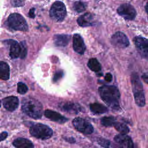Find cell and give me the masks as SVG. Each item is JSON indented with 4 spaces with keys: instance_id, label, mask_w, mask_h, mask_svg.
Listing matches in <instances>:
<instances>
[{
    "instance_id": "ffe728a7",
    "label": "cell",
    "mask_w": 148,
    "mask_h": 148,
    "mask_svg": "<svg viewBox=\"0 0 148 148\" xmlns=\"http://www.w3.org/2000/svg\"><path fill=\"white\" fill-rule=\"evenodd\" d=\"M10 68L9 65L3 61H0V79L3 80L9 79Z\"/></svg>"
},
{
    "instance_id": "277c9868",
    "label": "cell",
    "mask_w": 148,
    "mask_h": 148,
    "mask_svg": "<svg viewBox=\"0 0 148 148\" xmlns=\"http://www.w3.org/2000/svg\"><path fill=\"white\" fill-rule=\"evenodd\" d=\"M8 24L10 28L16 31H26L28 27L25 18L20 14L13 13L9 15L8 18Z\"/></svg>"
},
{
    "instance_id": "2e32d148",
    "label": "cell",
    "mask_w": 148,
    "mask_h": 148,
    "mask_svg": "<svg viewBox=\"0 0 148 148\" xmlns=\"http://www.w3.org/2000/svg\"><path fill=\"white\" fill-rule=\"evenodd\" d=\"M77 23L81 27H88L94 24L95 20L94 16L89 13H86L80 16L77 18Z\"/></svg>"
},
{
    "instance_id": "4316f807",
    "label": "cell",
    "mask_w": 148,
    "mask_h": 148,
    "mask_svg": "<svg viewBox=\"0 0 148 148\" xmlns=\"http://www.w3.org/2000/svg\"><path fill=\"white\" fill-rule=\"evenodd\" d=\"M28 91V87L24 83L19 82L17 84V92L21 94H25Z\"/></svg>"
},
{
    "instance_id": "5bb4252c",
    "label": "cell",
    "mask_w": 148,
    "mask_h": 148,
    "mask_svg": "<svg viewBox=\"0 0 148 148\" xmlns=\"http://www.w3.org/2000/svg\"><path fill=\"white\" fill-rule=\"evenodd\" d=\"M19 105V101L16 97L10 96L4 98L3 100V105L4 108L9 111L16 110Z\"/></svg>"
},
{
    "instance_id": "f546056e",
    "label": "cell",
    "mask_w": 148,
    "mask_h": 148,
    "mask_svg": "<svg viewBox=\"0 0 148 148\" xmlns=\"http://www.w3.org/2000/svg\"><path fill=\"white\" fill-rule=\"evenodd\" d=\"M63 76V72L62 71H57L54 75L53 77V81L54 82H57V80H58L59 79H60Z\"/></svg>"
},
{
    "instance_id": "ac0fdd59",
    "label": "cell",
    "mask_w": 148,
    "mask_h": 148,
    "mask_svg": "<svg viewBox=\"0 0 148 148\" xmlns=\"http://www.w3.org/2000/svg\"><path fill=\"white\" fill-rule=\"evenodd\" d=\"M13 146L16 148H34V145L31 140L24 138H18L13 142Z\"/></svg>"
},
{
    "instance_id": "4dcf8cb0",
    "label": "cell",
    "mask_w": 148,
    "mask_h": 148,
    "mask_svg": "<svg viewBox=\"0 0 148 148\" xmlns=\"http://www.w3.org/2000/svg\"><path fill=\"white\" fill-rule=\"evenodd\" d=\"M105 80L108 82H110L112 80V75L110 73H107L105 76Z\"/></svg>"
},
{
    "instance_id": "30bf717a",
    "label": "cell",
    "mask_w": 148,
    "mask_h": 148,
    "mask_svg": "<svg viewBox=\"0 0 148 148\" xmlns=\"http://www.w3.org/2000/svg\"><path fill=\"white\" fill-rule=\"evenodd\" d=\"M111 43L119 48H125L128 46L130 42L127 36L121 32H117L111 37Z\"/></svg>"
},
{
    "instance_id": "4fadbf2b",
    "label": "cell",
    "mask_w": 148,
    "mask_h": 148,
    "mask_svg": "<svg viewBox=\"0 0 148 148\" xmlns=\"http://www.w3.org/2000/svg\"><path fill=\"white\" fill-rule=\"evenodd\" d=\"M59 108L61 110L69 113L77 114L81 110V107L77 103L71 102H61L59 105Z\"/></svg>"
},
{
    "instance_id": "ba28073f",
    "label": "cell",
    "mask_w": 148,
    "mask_h": 148,
    "mask_svg": "<svg viewBox=\"0 0 148 148\" xmlns=\"http://www.w3.org/2000/svg\"><path fill=\"white\" fill-rule=\"evenodd\" d=\"M134 42L140 56L148 60V40L142 36H136Z\"/></svg>"
},
{
    "instance_id": "44dd1931",
    "label": "cell",
    "mask_w": 148,
    "mask_h": 148,
    "mask_svg": "<svg viewBox=\"0 0 148 148\" xmlns=\"http://www.w3.org/2000/svg\"><path fill=\"white\" fill-rule=\"evenodd\" d=\"M91 111L95 114H102L108 112V109L104 105L99 103H93L90 104Z\"/></svg>"
},
{
    "instance_id": "9c48e42d",
    "label": "cell",
    "mask_w": 148,
    "mask_h": 148,
    "mask_svg": "<svg viewBox=\"0 0 148 148\" xmlns=\"http://www.w3.org/2000/svg\"><path fill=\"white\" fill-rule=\"evenodd\" d=\"M117 11L119 15L126 20H133L136 15L135 8L128 3H124L120 5Z\"/></svg>"
},
{
    "instance_id": "8992f818",
    "label": "cell",
    "mask_w": 148,
    "mask_h": 148,
    "mask_svg": "<svg viewBox=\"0 0 148 148\" xmlns=\"http://www.w3.org/2000/svg\"><path fill=\"white\" fill-rule=\"evenodd\" d=\"M66 10L64 3L61 1L54 2L50 10V16L55 21H61L65 17Z\"/></svg>"
},
{
    "instance_id": "603a6c76",
    "label": "cell",
    "mask_w": 148,
    "mask_h": 148,
    "mask_svg": "<svg viewBox=\"0 0 148 148\" xmlns=\"http://www.w3.org/2000/svg\"><path fill=\"white\" fill-rule=\"evenodd\" d=\"M101 122L102 125L108 127L113 126L114 123L116 122V120L113 116H105L101 119Z\"/></svg>"
},
{
    "instance_id": "d6986e66",
    "label": "cell",
    "mask_w": 148,
    "mask_h": 148,
    "mask_svg": "<svg viewBox=\"0 0 148 148\" xmlns=\"http://www.w3.org/2000/svg\"><path fill=\"white\" fill-rule=\"evenodd\" d=\"M71 39V36L68 35H56L54 36V42L57 46L65 47L66 46Z\"/></svg>"
},
{
    "instance_id": "8fae6325",
    "label": "cell",
    "mask_w": 148,
    "mask_h": 148,
    "mask_svg": "<svg viewBox=\"0 0 148 148\" xmlns=\"http://www.w3.org/2000/svg\"><path fill=\"white\" fill-rule=\"evenodd\" d=\"M114 140L119 148H134V143L130 136L120 134L116 135Z\"/></svg>"
},
{
    "instance_id": "d6a6232c",
    "label": "cell",
    "mask_w": 148,
    "mask_h": 148,
    "mask_svg": "<svg viewBox=\"0 0 148 148\" xmlns=\"http://www.w3.org/2000/svg\"><path fill=\"white\" fill-rule=\"evenodd\" d=\"M142 79L146 84H148V73H143L142 76Z\"/></svg>"
},
{
    "instance_id": "52a82bcc",
    "label": "cell",
    "mask_w": 148,
    "mask_h": 148,
    "mask_svg": "<svg viewBox=\"0 0 148 148\" xmlns=\"http://www.w3.org/2000/svg\"><path fill=\"white\" fill-rule=\"evenodd\" d=\"M72 123L77 131L84 134H91L94 132L92 125L83 118L76 117L73 119Z\"/></svg>"
},
{
    "instance_id": "7a4b0ae2",
    "label": "cell",
    "mask_w": 148,
    "mask_h": 148,
    "mask_svg": "<svg viewBox=\"0 0 148 148\" xmlns=\"http://www.w3.org/2000/svg\"><path fill=\"white\" fill-rule=\"evenodd\" d=\"M21 109L23 112L33 119H40L43 115L41 103L32 98H25L23 99Z\"/></svg>"
},
{
    "instance_id": "d590c367",
    "label": "cell",
    "mask_w": 148,
    "mask_h": 148,
    "mask_svg": "<svg viewBox=\"0 0 148 148\" xmlns=\"http://www.w3.org/2000/svg\"><path fill=\"white\" fill-rule=\"evenodd\" d=\"M1 102L0 101V108H1Z\"/></svg>"
},
{
    "instance_id": "3957f363",
    "label": "cell",
    "mask_w": 148,
    "mask_h": 148,
    "mask_svg": "<svg viewBox=\"0 0 148 148\" xmlns=\"http://www.w3.org/2000/svg\"><path fill=\"white\" fill-rule=\"evenodd\" d=\"M131 83L136 104L139 107H143L146 103L145 97L142 82L137 73H132L131 74Z\"/></svg>"
},
{
    "instance_id": "9a60e30c",
    "label": "cell",
    "mask_w": 148,
    "mask_h": 148,
    "mask_svg": "<svg viewBox=\"0 0 148 148\" xmlns=\"http://www.w3.org/2000/svg\"><path fill=\"white\" fill-rule=\"evenodd\" d=\"M10 45L9 56L12 58H16L20 56L21 46L17 41L14 40H8L6 41Z\"/></svg>"
},
{
    "instance_id": "484cf974",
    "label": "cell",
    "mask_w": 148,
    "mask_h": 148,
    "mask_svg": "<svg viewBox=\"0 0 148 148\" xmlns=\"http://www.w3.org/2000/svg\"><path fill=\"white\" fill-rule=\"evenodd\" d=\"M99 145L105 148H116L115 145H114L110 140H107L104 138H99L97 140Z\"/></svg>"
},
{
    "instance_id": "7c38bea8",
    "label": "cell",
    "mask_w": 148,
    "mask_h": 148,
    "mask_svg": "<svg viewBox=\"0 0 148 148\" xmlns=\"http://www.w3.org/2000/svg\"><path fill=\"white\" fill-rule=\"evenodd\" d=\"M73 48L79 54H83L86 50V45L82 37L79 34L73 36Z\"/></svg>"
},
{
    "instance_id": "7402d4cb",
    "label": "cell",
    "mask_w": 148,
    "mask_h": 148,
    "mask_svg": "<svg viewBox=\"0 0 148 148\" xmlns=\"http://www.w3.org/2000/svg\"><path fill=\"white\" fill-rule=\"evenodd\" d=\"M87 65L88 68L94 72H99L101 69V65L99 61L94 58H91L89 60Z\"/></svg>"
},
{
    "instance_id": "836d02e7",
    "label": "cell",
    "mask_w": 148,
    "mask_h": 148,
    "mask_svg": "<svg viewBox=\"0 0 148 148\" xmlns=\"http://www.w3.org/2000/svg\"><path fill=\"white\" fill-rule=\"evenodd\" d=\"M34 12H35V9L34 8H32L29 10V15L31 18H34L35 17V14H34Z\"/></svg>"
},
{
    "instance_id": "e575fe53",
    "label": "cell",
    "mask_w": 148,
    "mask_h": 148,
    "mask_svg": "<svg viewBox=\"0 0 148 148\" xmlns=\"http://www.w3.org/2000/svg\"><path fill=\"white\" fill-rule=\"evenodd\" d=\"M145 9H146V12L147 13V14H148V2L146 3V6H145Z\"/></svg>"
},
{
    "instance_id": "cb8c5ba5",
    "label": "cell",
    "mask_w": 148,
    "mask_h": 148,
    "mask_svg": "<svg viewBox=\"0 0 148 148\" xmlns=\"http://www.w3.org/2000/svg\"><path fill=\"white\" fill-rule=\"evenodd\" d=\"M113 126L117 131L120 132V134H127L130 131V129L128 127V126H127L125 124L116 121Z\"/></svg>"
},
{
    "instance_id": "f1b7e54d",
    "label": "cell",
    "mask_w": 148,
    "mask_h": 148,
    "mask_svg": "<svg viewBox=\"0 0 148 148\" xmlns=\"http://www.w3.org/2000/svg\"><path fill=\"white\" fill-rule=\"evenodd\" d=\"M25 0H12V4L13 6L20 7L24 5Z\"/></svg>"
},
{
    "instance_id": "5b68a950",
    "label": "cell",
    "mask_w": 148,
    "mask_h": 148,
    "mask_svg": "<svg viewBox=\"0 0 148 148\" xmlns=\"http://www.w3.org/2000/svg\"><path fill=\"white\" fill-rule=\"evenodd\" d=\"M29 132L33 136L40 139H47L53 135V131L49 126L40 123L31 126Z\"/></svg>"
},
{
    "instance_id": "1f68e13d",
    "label": "cell",
    "mask_w": 148,
    "mask_h": 148,
    "mask_svg": "<svg viewBox=\"0 0 148 148\" xmlns=\"http://www.w3.org/2000/svg\"><path fill=\"white\" fill-rule=\"evenodd\" d=\"M8 136V133L6 132H3L0 134V142L5 139Z\"/></svg>"
},
{
    "instance_id": "d4e9b609",
    "label": "cell",
    "mask_w": 148,
    "mask_h": 148,
    "mask_svg": "<svg viewBox=\"0 0 148 148\" xmlns=\"http://www.w3.org/2000/svg\"><path fill=\"white\" fill-rule=\"evenodd\" d=\"M73 8L76 12L78 13H80L85 10L86 8V4L82 1H77L74 2Z\"/></svg>"
},
{
    "instance_id": "6da1fadb",
    "label": "cell",
    "mask_w": 148,
    "mask_h": 148,
    "mask_svg": "<svg viewBox=\"0 0 148 148\" xmlns=\"http://www.w3.org/2000/svg\"><path fill=\"white\" fill-rule=\"evenodd\" d=\"M98 92L103 101L110 108L115 110L120 109L119 100L120 93L116 86L109 85L102 86L98 88Z\"/></svg>"
},
{
    "instance_id": "83f0119b",
    "label": "cell",
    "mask_w": 148,
    "mask_h": 148,
    "mask_svg": "<svg viewBox=\"0 0 148 148\" xmlns=\"http://www.w3.org/2000/svg\"><path fill=\"white\" fill-rule=\"evenodd\" d=\"M20 44V46H21V54H20V57L21 58H24L26 57L27 53L26 43L24 41H23Z\"/></svg>"
},
{
    "instance_id": "e0dca14e",
    "label": "cell",
    "mask_w": 148,
    "mask_h": 148,
    "mask_svg": "<svg viewBox=\"0 0 148 148\" xmlns=\"http://www.w3.org/2000/svg\"><path fill=\"white\" fill-rule=\"evenodd\" d=\"M44 114L50 120L59 123H64L68 120L65 117L55 111L51 110H46L44 112Z\"/></svg>"
}]
</instances>
